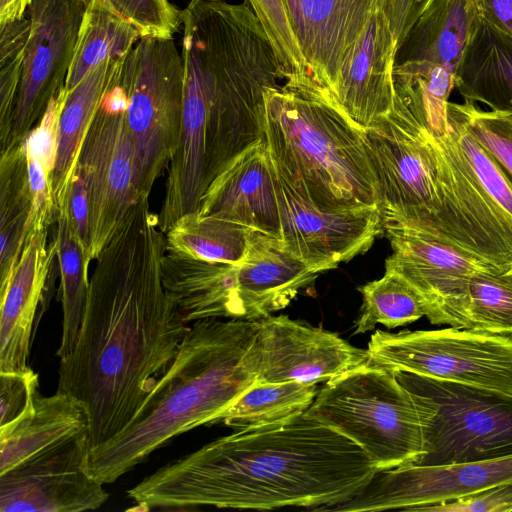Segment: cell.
Returning <instances> with one entry per match:
<instances>
[{"label":"cell","mask_w":512,"mask_h":512,"mask_svg":"<svg viewBox=\"0 0 512 512\" xmlns=\"http://www.w3.org/2000/svg\"><path fill=\"white\" fill-rule=\"evenodd\" d=\"M140 38L133 25L101 2L91 0L79 29L65 90L72 91L95 66L127 54Z\"/></svg>","instance_id":"31"},{"label":"cell","mask_w":512,"mask_h":512,"mask_svg":"<svg viewBox=\"0 0 512 512\" xmlns=\"http://www.w3.org/2000/svg\"><path fill=\"white\" fill-rule=\"evenodd\" d=\"M481 16L479 0H426L398 51L394 86L431 128L448 122L456 71Z\"/></svg>","instance_id":"11"},{"label":"cell","mask_w":512,"mask_h":512,"mask_svg":"<svg viewBox=\"0 0 512 512\" xmlns=\"http://www.w3.org/2000/svg\"><path fill=\"white\" fill-rule=\"evenodd\" d=\"M318 274L291 253L280 238L251 231L236 270L240 319L257 321L284 309Z\"/></svg>","instance_id":"23"},{"label":"cell","mask_w":512,"mask_h":512,"mask_svg":"<svg viewBox=\"0 0 512 512\" xmlns=\"http://www.w3.org/2000/svg\"><path fill=\"white\" fill-rule=\"evenodd\" d=\"M55 239L60 273L62 335L57 356L62 359L73 349L84 316L88 296V266L83 248L73 232L67 206L57 216Z\"/></svg>","instance_id":"34"},{"label":"cell","mask_w":512,"mask_h":512,"mask_svg":"<svg viewBox=\"0 0 512 512\" xmlns=\"http://www.w3.org/2000/svg\"><path fill=\"white\" fill-rule=\"evenodd\" d=\"M90 1H91V0H87L88 4H89V2H90ZM96 1L101 2V3H102L106 8H108L107 3H106V0H96Z\"/></svg>","instance_id":"47"},{"label":"cell","mask_w":512,"mask_h":512,"mask_svg":"<svg viewBox=\"0 0 512 512\" xmlns=\"http://www.w3.org/2000/svg\"><path fill=\"white\" fill-rule=\"evenodd\" d=\"M197 320L172 365L115 437L90 449L86 469L115 482L174 437L213 420L257 384L258 321Z\"/></svg>","instance_id":"4"},{"label":"cell","mask_w":512,"mask_h":512,"mask_svg":"<svg viewBox=\"0 0 512 512\" xmlns=\"http://www.w3.org/2000/svg\"><path fill=\"white\" fill-rule=\"evenodd\" d=\"M48 228L31 230L11 275L0 282V372L28 370L34 330L49 305L57 257Z\"/></svg>","instance_id":"19"},{"label":"cell","mask_w":512,"mask_h":512,"mask_svg":"<svg viewBox=\"0 0 512 512\" xmlns=\"http://www.w3.org/2000/svg\"><path fill=\"white\" fill-rule=\"evenodd\" d=\"M385 10L371 18L331 101L365 131L386 116L394 104L393 72L398 54Z\"/></svg>","instance_id":"22"},{"label":"cell","mask_w":512,"mask_h":512,"mask_svg":"<svg viewBox=\"0 0 512 512\" xmlns=\"http://www.w3.org/2000/svg\"><path fill=\"white\" fill-rule=\"evenodd\" d=\"M88 424L86 410L75 398L59 391L46 397L36 390L29 408L0 427V473L88 428Z\"/></svg>","instance_id":"27"},{"label":"cell","mask_w":512,"mask_h":512,"mask_svg":"<svg viewBox=\"0 0 512 512\" xmlns=\"http://www.w3.org/2000/svg\"><path fill=\"white\" fill-rule=\"evenodd\" d=\"M262 24L279 62L285 83L316 87L295 33L285 0H244Z\"/></svg>","instance_id":"36"},{"label":"cell","mask_w":512,"mask_h":512,"mask_svg":"<svg viewBox=\"0 0 512 512\" xmlns=\"http://www.w3.org/2000/svg\"><path fill=\"white\" fill-rule=\"evenodd\" d=\"M39 388L38 375L31 368L23 372H0V427L21 416Z\"/></svg>","instance_id":"41"},{"label":"cell","mask_w":512,"mask_h":512,"mask_svg":"<svg viewBox=\"0 0 512 512\" xmlns=\"http://www.w3.org/2000/svg\"><path fill=\"white\" fill-rule=\"evenodd\" d=\"M67 208L71 228L83 248L88 263L89 204L84 182L76 172L70 185Z\"/></svg>","instance_id":"43"},{"label":"cell","mask_w":512,"mask_h":512,"mask_svg":"<svg viewBox=\"0 0 512 512\" xmlns=\"http://www.w3.org/2000/svg\"><path fill=\"white\" fill-rule=\"evenodd\" d=\"M387 0H302L293 22L314 85L331 101L355 46Z\"/></svg>","instance_id":"20"},{"label":"cell","mask_w":512,"mask_h":512,"mask_svg":"<svg viewBox=\"0 0 512 512\" xmlns=\"http://www.w3.org/2000/svg\"><path fill=\"white\" fill-rule=\"evenodd\" d=\"M162 258V281L187 322L240 319L237 265L190 258L170 251Z\"/></svg>","instance_id":"25"},{"label":"cell","mask_w":512,"mask_h":512,"mask_svg":"<svg viewBox=\"0 0 512 512\" xmlns=\"http://www.w3.org/2000/svg\"><path fill=\"white\" fill-rule=\"evenodd\" d=\"M364 139L383 228L420 230L511 269L512 222L479 183L450 124L433 134L394 95Z\"/></svg>","instance_id":"3"},{"label":"cell","mask_w":512,"mask_h":512,"mask_svg":"<svg viewBox=\"0 0 512 512\" xmlns=\"http://www.w3.org/2000/svg\"><path fill=\"white\" fill-rule=\"evenodd\" d=\"M264 99L263 139L290 188L325 209L378 206L363 130L318 89L284 83Z\"/></svg>","instance_id":"6"},{"label":"cell","mask_w":512,"mask_h":512,"mask_svg":"<svg viewBox=\"0 0 512 512\" xmlns=\"http://www.w3.org/2000/svg\"><path fill=\"white\" fill-rule=\"evenodd\" d=\"M30 33L27 16L0 25V142L3 149L11 132L25 50Z\"/></svg>","instance_id":"37"},{"label":"cell","mask_w":512,"mask_h":512,"mask_svg":"<svg viewBox=\"0 0 512 512\" xmlns=\"http://www.w3.org/2000/svg\"><path fill=\"white\" fill-rule=\"evenodd\" d=\"M370 360L392 371L512 394V338L463 328L377 330Z\"/></svg>","instance_id":"12"},{"label":"cell","mask_w":512,"mask_h":512,"mask_svg":"<svg viewBox=\"0 0 512 512\" xmlns=\"http://www.w3.org/2000/svg\"><path fill=\"white\" fill-rule=\"evenodd\" d=\"M121 79L136 189L148 198L176 151L181 127L184 71L173 37H141L123 61Z\"/></svg>","instance_id":"8"},{"label":"cell","mask_w":512,"mask_h":512,"mask_svg":"<svg viewBox=\"0 0 512 512\" xmlns=\"http://www.w3.org/2000/svg\"><path fill=\"white\" fill-rule=\"evenodd\" d=\"M317 393V384L294 381L256 384L221 412L211 424L222 422L236 430L273 425L306 412Z\"/></svg>","instance_id":"32"},{"label":"cell","mask_w":512,"mask_h":512,"mask_svg":"<svg viewBox=\"0 0 512 512\" xmlns=\"http://www.w3.org/2000/svg\"><path fill=\"white\" fill-rule=\"evenodd\" d=\"M250 230L197 210L179 217L165 233L167 251L199 260L238 265Z\"/></svg>","instance_id":"30"},{"label":"cell","mask_w":512,"mask_h":512,"mask_svg":"<svg viewBox=\"0 0 512 512\" xmlns=\"http://www.w3.org/2000/svg\"><path fill=\"white\" fill-rule=\"evenodd\" d=\"M119 58H111L95 66L67 94L59 119L56 161L51 175L57 214L67 206L82 142Z\"/></svg>","instance_id":"28"},{"label":"cell","mask_w":512,"mask_h":512,"mask_svg":"<svg viewBox=\"0 0 512 512\" xmlns=\"http://www.w3.org/2000/svg\"><path fill=\"white\" fill-rule=\"evenodd\" d=\"M448 107L512 180V114L483 110L469 101H449Z\"/></svg>","instance_id":"39"},{"label":"cell","mask_w":512,"mask_h":512,"mask_svg":"<svg viewBox=\"0 0 512 512\" xmlns=\"http://www.w3.org/2000/svg\"><path fill=\"white\" fill-rule=\"evenodd\" d=\"M258 321L260 365L257 384L327 382L370 362L367 350L337 334L286 315Z\"/></svg>","instance_id":"18"},{"label":"cell","mask_w":512,"mask_h":512,"mask_svg":"<svg viewBox=\"0 0 512 512\" xmlns=\"http://www.w3.org/2000/svg\"><path fill=\"white\" fill-rule=\"evenodd\" d=\"M359 291L363 302L355 334L371 331L377 324L389 329L404 326L428 314L420 292L395 271L385 270L382 278L359 287Z\"/></svg>","instance_id":"35"},{"label":"cell","mask_w":512,"mask_h":512,"mask_svg":"<svg viewBox=\"0 0 512 512\" xmlns=\"http://www.w3.org/2000/svg\"><path fill=\"white\" fill-rule=\"evenodd\" d=\"M383 229L392 248L385 270L397 272L420 292L428 307L426 317L434 325L453 327L456 304L469 278L500 268L426 232L399 226Z\"/></svg>","instance_id":"17"},{"label":"cell","mask_w":512,"mask_h":512,"mask_svg":"<svg viewBox=\"0 0 512 512\" xmlns=\"http://www.w3.org/2000/svg\"><path fill=\"white\" fill-rule=\"evenodd\" d=\"M67 94L64 87L51 100L39 122L24 139L26 154L43 166L50 179L56 161L59 119Z\"/></svg>","instance_id":"40"},{"label":"cell","mask_w":512,"mask_h":512,"mask_svg":"<svg viewBox=\"0 0 512 512\" xmlns=\"http://www.w3.org/2000/svg\"><path fill=\"white\" fill-rule=\"evenodd\" d=\"M428 512H510L512 511V484H507L466 497L423 508Z\"/></svg>","instance_id":"42"},{"label":"cell","mask_w":512,"mask_h":512,"mask_svg":"<svg viewBox=\"0 0 512 512\" xmlns=\"http://www.w3.org/2000/svg\"><path fill=\"white\" fill-rule=\"evenodd\" d=\"M306 414L359 446L378 472L419 462L432 408L370 360L327 381Z\"/></svg>","instance_id":"7"},{"label":"cell","mask_w":512,"mask_h":512,"mask_svg":"<svg viewBox=\"0 0 512 512\" xmlns=\"http://www.w3.org/2000/svg\"><path fill=\"white\" fill-rule=\"evenodd\" d=\"M448 122L479 183L498 209L512 222V180L496 159L475 139L447 106Z\"/></svg>","instance_id":"38"},{"label":"cell","mask_w":512,"mask_h":512,"mask_svg":"<svg viewBox=\"0 0 512 512\" xmlns=\"http://www.w3.org/2000/svg\"><path fill=\"white\" fill-rule=\"evenodd\" d=\"M127 54L119 58L109 78L82 142L75 171L84 182L89 204V264L109 243L140 199L126 121L128 98L121 79Z\"/></svg>","instance_id":"10"},{"label":"cell","mask_w":512,"mask_h":512,"mask_svg":"<svg viewBox=\"0 0 512 512\" xmlns=\"http://www.w3.org/2000/svg\"><path fill=\"white\" fill-rule=\"evenodd\" d=\"M455 88L465 101L512 114V35L481 16L462 54Z\"/></svg>","instance_id":"26"},{"label":"cell","mask_w":512,"mask_h":512,"mask_svg":"<svg viewBox=\"0 0 512 512\" xmlns=\"http://www.w3.org/2000/svg\"><path fill=\"white\" fill-rule=\"evenodd\" d=\"M183 110L176 151L169 163L165 197L158 214L165 234L182 215L198 209L207 188L206 138L209 96L198 76L184 68Z\"/></svg>","instance_id":"24"},{"label":"cell","mask_w":512,"mask_h":512,"mask_svg":"<svg viewBox=\"0 0 512 512\" xmlns=\"http://www.w3.org/2000/svg\"><path fill=\"white\" fill-rule=\"evenodd\" d=\"M276 176L280 240L312 271L334 269L365 253L381 233L378 206L321 208L297 194L277 172Z\"/></svg>","instance_id":"16"},{"label":"cell","mask_w":512,"mask_h":512,"mask_svg":"<svg viewBox=\"0 0 512 512\" xmlns=\"http://www.w3.org/2000/svg\"><path fill=\"white\" fill-rule=\"evenodd\" d=\"M32 200L24 140L1 150L0 281L16 266L30 232Z\"/></svg>","instance_id":"29"},{"label":"cell","mask_w":512,"mask_h":512,"mask_svg":"<svg viewBox=\"0 0 512 512\" xmlns=\"http://www.w3.org/2000/svg\"><path fill=\"white\" fill-rule=\"evenodd\" d=\"M507 484H512V454L451 465L411 464L376 472L361 492L331 510L421 511Z\"/></svg>","instance_id":"15"},{"label":"cell","mask_w":512,"mask_h":512,"mask_svg":"<svg viewBox=\"0 0 512 512\" xmlns=\"http://www.w3.org/2000/svg\"><path fill=\"white\" fill-rule=\"evenodd\" d=\"M90 451L85 428L0 473L1 512L96 510L109 493L86 469Z\"/></svg>","instance_id":"14"},{"label":"cell","mask_w":512,"mask_h":512,"mask_svg":"<svg viewBox=\"0 0 512 512\" xmlns=\"http://www.w3.org/2000/svg\"><path fill=\"white\" fill-rule=\"evenodd\" d=\"M87 0H32L30 33L10 136L4 150L22 142L51 100L65 87Z\"/></svg>","instance_id":"13"},{"label":"cell","mask_w":512,"mask_h":512,"mask_svg":"<svg viewBox=\"0 0 512 512\" xmlns=\"http://www.w3.org/2000/svg\"><path fill=\"white\" fill-rule=\"evenodd\" d=\"M166 237L142 197L96 258L82 323L57 391L85 408L90 449L132 420L190 327L162 281Z\"/></svg>","instance_id":"1"},{"label":"cell","mask_w":512,"mask_h":512,"mask_svg":"<svg viewBox=\"0 0 512 512\" xmlns=\"http://www.w3.org/2000/svg\"><path fill=\"white\" fill-rule=\"evenodd\" d=\"M301 1L302 0H285L286 6L291 16L292 23L295 21L298 15Z\"/></svg>","instance_id":"46"},{"label":"cell","mask_w":512,"mask_h":512,"mask_svg":"<svg viewBox=\"0 0 512 512\" xmlns=\"http://www.w3.org/2000/svg\"><path fill=\"white\" fill-rule=\"evenodd\" d=\"M181 57L209 96L206 165L222 169L263 138L265 91L283 80L273 47L247 2L190 0Z\"/></svg>","instance_id":"5"},{"label":"cell","mask_w":512,"mask_h":512,"mask_svg":"<svg viewBox=\"0 0 512 512\" xmlns=\"http://www.w3.org/2000/svg\"><path fill=\"white\" fill-rule=\"evenodd\" d=\"M415 3L416 0H387L385 12L398 49L413 26Z\"/></svg>","instance_id":"44"},{"label":"cell","mask_w":512,"mask_h":512,"mask_svg":"<svg viewBox=\"0 0 512 512\" xmlns=\"http://www.w3.org/2000/svg\"><path fill=\"white\" fill-rule=\"evenodd\" d=\"M376 472L359 446L304 412L218 438L160 467L127 494L143 510H330L355 497Z\"/></svg>","instance_id":"2"},{"label":"cell","mask_w":512,"mask_h":512,"mask_svg":"<svg viewBox=\"0 0 512 512\" xmlns=\"http://www.w3.org/2000/svg\"><path fill=\"white\" fill-rule=\"evenodd\" d=\"M454 327L512 338V269L471 276L456 304Z\"/></svg>","instance_id":"33"},{"label":"cell","mask_w":512,"mask_h":512,"mask_svg":"<svg viewBox=\"0 0 512 512\" xmlns=\"http://www.w3.org/2000/svg\"><path fill=\"white\" fill-rule=\"evenodd\" d=\"M32 0H0V25L26 16Z\"/></svg>","instance_id":"45"},{"label":"cell","mask_w":512,"mask_h":512,"mask_svg":"<svg viewBox=\"0 0 512 512\" xmlns=\"http://www.w3.org/2000/svg\"><path fill=\"white\" fill-rule=\"evenodd\" d=\"M432 408L425 453L416 465L440 466L512 454V394L394 371Z\"/></svg>","instance_id":"9"},{"label":"cell","mask_w":512,"mask_h":512,"mask_svg":"<svg viewBox=\"0 0 512 512\" xmlns=\"http://www.w3.org/2000/svg\"><path fill=\"white\" fill-rule=\"evenodd\" d=\"M276 178L262 138L235 156L215 177L197 211L280 238Z\"/></svg>","instance_id":"21"}]
</instances>
